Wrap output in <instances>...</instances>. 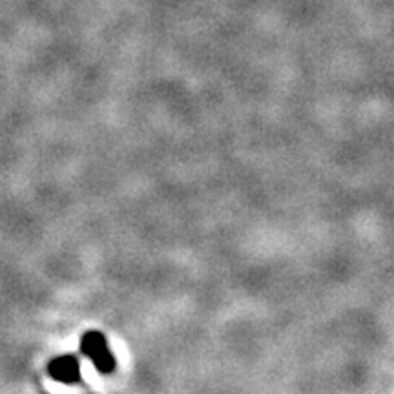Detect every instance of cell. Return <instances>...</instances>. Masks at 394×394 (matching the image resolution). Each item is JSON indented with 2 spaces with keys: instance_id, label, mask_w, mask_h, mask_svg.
<instances>
[{
  "instance_id": "1",
  "label": "cell",
  "mask_w": 394,
  "mask_h": 394,
  "mask_svg": "<svg viewBox=\"0 0 394 394\" xmlns=\"http://www.w3.org/2000/svg\"><path fill=\"white\" fill-rule=\"evenodd\" d=\"M81 351L84 356H88L92 360L99 373L103 374L114 373L115 358L114 354L110 352L108 341H106L104 334H101L97 330L86 332V334L82 336Z\"/></svg>"
},
{
  "instance_id": "2",
  "label": "cell",
  "mask_w": 394,
  "mask_h": 394,
  "mask_svg": "<svg viewBox=\"0 0 394 394\" xmlns=\"http://www.w3.org/2000/svg\"><path fill=\"white\" fill-rule=\"evenodd\" d=\"M49 374L60 384H79L81 382V363L75 356H70V354L55 358L49 363Z\"/></svg>"
}]
</instances>
